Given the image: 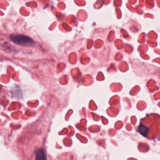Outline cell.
Masks as SVG:
<instances>
[{
	"label": "cell",
	"mask_w": 160,
	"mask_h": 160,
	"mask_svg": "<svg viewBox=\"0 0 160 160\" xmlns=\"http://www.w3.org/2000/svg\"><path fill=\"white\" fill-rule=\"evenodd\" d=\"M11 41L18 45L24 46H31L34 41L31 38L24 35H12L10 36Z\"/></svg>",
	"instance_id": "cell-1"
},
{
	"label": "cell",
	"mask_w": 160,
	"mask_h": 160,
	"mask_svg": "<svg viewBox=\"0 0 160 160\" xmlns=\"http://www.w3.org/2000/svg\"><path fill=\"white\" fill-rule=\"evenodd\" d=\"M35 154L36 160H47L46 154L43 149L42 148L36 149L35 152Z\"/></svg>",
	"instance_id": "cell-2"
},
{
	"label": "cell",
	"mask_w": 160,
	"mask_h": 160,
	"mask_svg": "<svg viewBox=\"0 0 160 160\" xmlns=\"http://www.w3.org/2000/svg\"><path fill=\"white\" fill-rule=\"evenodd\" d=\"M138 130V132L144 137H146L149 132V128L143 124H141L139 125Z\"/></svg>",
	"instance_id": "cell-3"
}]
</instances>
